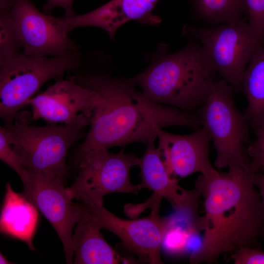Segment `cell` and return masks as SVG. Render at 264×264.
<instances>
[{
	"instance_id": "1",
	"label": "cell",
	"mask_w": 264,
	"mask_h": 264,
	"mask_svg": "<svg viewBox=\"0 0 264 264\" xmlns=\"http://www.w3.org/2000/svg\"><path fill=\"white\" fill-rule=\"evenodd\" d=\"M71 79L94 90L100 97L88 133L77 152L75 166L86 155L97 150L154 142L157 138V126L161 128L182 126L194 131L202 127L196 113L150 100L137 90L132 78L91 75Z\"/></svg>"
},
{
	"instance_id": "2",
	"label": "cell",
	"mask_w": 264,
	"mask_h": 264,
	"mask_svg": "<svg viewBox=\"0 0 264 264\" xmlns=\"http://www.w3.org/2000/svg\"><path fill=\"white\" fill-rule=\"evenodd\" d=\"M249 169L221 173L216 170L202 179L205 214L198 217L193 231H203L200 247L191 264L216 262L222 254L242 247H255L264 224L260 192Z\"/></svg>"
},
{
	"instance_id": "3",
	"label": "cell",
	"mask_w": 264,
	"mask_h": 264,
	"mask_svg": "<svg viewBox=\"0 0 264 264\" xmlns=\"http://www.w3.org/2000/svg\"><path fill=\"white\" fill-rule=\"evenodd\" d=\"M217 72L202 45L191 42L174 53L162 51L132 79L150 100L195 113L207 101Z\"/></svg>"
},
{
	"instance_id": "4",
	"label": "cell",
	"mask_w": 264,
	"mask_h": 264,
	"mask_svg": "<svg viewBox=\"0 0 264 264\" xmlns=\"http://www.w3.org/2000/svg\"><path fill=\"white\" fill-rule=\"evenodd\" d=\"M234 92L225 80L215 81L207 101L195 112L213 143L215 166L228 167L229 171L250 169L247 149L252 142L250 127L235 105Z\"/></svg>"
},
{
	"instance_id": "5",
	"label": "cell",
	"mask_w": 264,
	"mask_h": 264,
	"mask_svg": "<svg viewBox=\"0 0 264 264\" xmlns=\"http://www.w3.org/2000/svg\"><path fill=\"white\" fill-rule=\"evenodd\" d=\"M30 114L19 112L9 131L11 145L27 169L65 184L69 176L66 156L70 146L84 136L82 128L49 124L31 125Z\"/></svg>"
},
{
	"instance_id": "6",
	"label": "cell",
	"mask_w": 264,
	"mask_h": 264,
	"mask_svg": "<svg viewBox=\"0 0 264 264\" xmlns=\"http://www.w3.org/2000/svg\"><path fill=\"white\" fill-rule=\"evenodd\" d=\"M81 59L77 51L50 58L20 52L0 61V117L5 124L13 123L44 83L76 69Z\"/></svg>"
},
{
	"instance_id": "7",
	"label": "cell",
	"mask_w": 264,
	"mask_h": 264,
	"mask_svg": "<svg viewBox=\"0 0 264 264\" xmlns=\"http://www.w3.org/2000/svg\"><path fill=\"white\" fill-rule=\"evenodd\" d=\"M183 33L199 41L217 72L234 91L242 90V78L246 65L264 44V33L243 19L211 29L185 25Z\"/></svg>"
},
{
	"instance_id": "8",
	"label": "cell",
	"mask_w": 264,
	"mask_h": 264,
	"mask_svg": "<svg viewBox=\"0 0 264 264\" xmlns=\"http://www.w3.org/2000/svg\"><path fill=\"white\" fill-rule=\"evenodd\" d=\"M123 151L115 154L103 149L86 155L76 166L74 182L66 188L69 197L84 203L103 205L104 197L110 193L137 195L138 184L132 183L130 171L138 165L139 158Z\"/></svg>"
},
{
	"instance_id": "9",
	"label": "cell",
	"mask_w": 264,
	"mask_h": 264,
	"mask_svg": "<svg viewBox=\"0 0 264 264\" xmlns=\"http://www.w3.org/2000/svg\"><path fill=\"white\" fill-rule=\"evenodd\" d=\"M82 204L101 229L118 236L125 247L141 261L163 264L160 256L163 241L168 231L177 221L176 216L161 217L159 208H154L147 218L126 220L111 213L103 205Z\"/></svg>"
},
{
	"instance_id": "10",
	"label": "cell",
	"mask_w": 264,
	"mask_h": 264,
	"mask_svg": "<svg viewBox=\"0 0 264 264\" xmlns=\"http://www.w3.org/2000/svg\"><path fill=\"white\" fill-rule=\"evenodd\" d=\"M100 102L95 91L75 81L60 79L44 91L31 98L30 123L43 119L82 128L90 125L93 110Z\"/></svg>"
},
{
	"instance_id": "11",
	"label": "cell",
	"mask_w": 264,
	"mask_h": 264,
	"mask_svg": "<svg viewBox=\"0 0 264 264\" xmlns=\"http://www.w3.org/2000/svg\"><path fill=\"white\" fill-rule=\"evenodd\" d=\"M30 180L21 193L30 200L49 221L64 247L67 264L73 263V230L79 221L84 208L73 201L62 181L48 177L28 169Z\"/></svg>"
},
{
	"instance_id": "12",
	"label": "cell",
	"mask_w": 264,
	"mask_h": 264,
	"mask_svg": "<svg viewBox=\"0 0 264 264\" xmlns=\"http://www.w3.org/2000/svg\"><path fill=\"white\" fill-rule=\"evenodd\" d=\"M7 10L25 55L56 56L77 51L76 44L53 16L42 13L30 0H13Z\"/></svg>"
},
{
	"instance_id": "13",
	"label": "cell",
	"mask_w": 264,
	"mask_h": 264,
	"mask_svg": "<svg viewBox=\"0 0 264 264\" xmlns=\"http://www.w3.org/2000/svg\"><path fill=\"white\" fill-rule=\"evenodd\" d=\"M137 166L140 169L142 181L139 190L147 188L154 194L169 201L175 211L187 219L188 225L192 224L198 218L197 209L202 196V182L198 177L195 188L186 190L178 184V180L169 174L162 159V154L154 141L147 144L142 156L139 158Z\"/></svg>"
},
{
	"instance_id": "14",
	"label": "cell",
	"mask_w": 264,
	"mask_h": 264,
	"mask_svg": "<svg viewBox=\"0 0 264 264\" xmlns=\"http://www.w3.org/2000/svg\"><path fill=\"white\" fill-rule=\"evenodd\" d=\"M155 130L158 139V148L171 176L183 177L199 173L206 177L216 171L210 161L211 139L204 128L186 135L170 133L158 126Z\"/></svg>"
},
{
	"instance_id": "15",
	"label": "cell",
	"mask_w": 264,
	"mask_h": 264,
	"mask_svg": "<svg viewBox=\"0 0 264 264\" xmlns=\"http://www.w3.org/2000/svg\"><path fill=\"white\" fill-rule=\"evenodd\" d=\"M158 0H112L87 13L61 17L59 22L68 32L80 27H99L113 40L118 28L130 21L152 25L160 23V17L153 14Z\"/></svg>"
},
{
	"instance_id": "16",
	"label": "cell",
	"mask_w": 264,
	"mask_h": 264,
	"mask_svg": "<svg viewBox=\"0 0 264 264\" xmlns=\"http://www.w3.org/2000/svg\"><path fill=\"white\" fill-rule=\"evenodd\" d=\"M83 208L81 217L72 236L73 264L136 263L122 257L112 248L101 233V228L84 206Z\"/></svg>"
},
{
	"instance_id": "17",
	"label": "cell",
	"mask_w": 264,
	"mask_h": 264,
	"mask_svg": "<svg viewBox=\"0 0 264 264\" xmlns=\"http://www.w3.org/2000/svg\"><path fill=\"white\" fill-rule=\"evenodd\" d=\"M6 188L0 214V231L25 242L34 250L33 239L38 224V209L22 193L13 191L10 183Z\"/></svg>"
},
{
	"instance_id": "18",
	"label": "cell",
	"mask_w": 264,
	"mask_h": 264,
	"mask_svg": "<svg viewBox=\"0 0 264 264\" xmlns=\"http://www.w3.org/2000/svg\"><path fill=\"white\" fill-rule=\"evenodd\" d=\"M242 88L248 100L244 115L250 128L256 131L264 123V44L249 62Z\"/></svg>"
},
{
	"instance_id": "19",
	"label": "cell",
	"mask_w": 264,
	"mask_h": 264,
	"mask_svg": "<svg viewBox=\"0 0 264 264\" xmlns=\"http://www.w3.org/2000/svg\"><path fill=\"white\" fill-rule=\"evenodd\" d=\"M196 12L203 19L216 23L243 20L245 0H193Z\"/></svg>"
},
{
	"instance_id": "20",
	"label": "cell",
	"mask_w": 264,
	"mask_h": 264,
	"mask_svg": "<svg viewBox=\"0 0 264 264\" xmlns=\"http://www.w3.org/2000/svg\"><path fill=\"white\" fill-rule=\"evenodd\" d=\"M22 46L7 10H0V61L20 53Z\"/></svg>"
},
{
	"instance_id": "21",
	"label": "cell",
	"mask_w": 264,
	"mask_h": 264,
	"mask_svg": "<svg viewBox=\"0 0 264 264\" xmlns=\"http://www.w3.org/2000/svg\"><path fill=\"white\" fill-rule=\"evenodd\" d=\"M0 159L18 175L23 186L27 184L30 180L28 170L13 149L10 133L4 126L0 127Z\"/></svg>"
},
{
	"instance_id": "22",
	"label": "cell",
	"mask_w": 264,
	"mask_h": 264,
	"mask_svg": "<svg viewBox=\"0 0 264 264\" xmlns=\"http://www.w3.org/2000/svg\"><path fill=\"white\" fill-rule=\"evenodd\" d=\"M255 132V140L247 149L250 168L253 173H263L264 171V123Z\"/></svg>"
},
{
	"instance_id": "23",
	"label": "cell",
	"mask_w": 264,
	"mask_h": 264,
	"mask_svg": "<svg viewBox=\"0 0 264 264\" xmlns=\"http://www.w3.org/2000/svg\"><path fill=\"white\" fill-rule=\"evenodd\" d=\"M229 258L235 264H264V252L260 244L255 247H242L231 252Z\"/></svg>"
},
{
	"instance_id": "24",
	"label": "cell",
	"mask_w": 264,
	"mask_h": 264,
	"mask_svg": "<svg viewBox=\"0 0 264 264\" xmlns=\"http://www.w3.org/2000/svg\"><path fill=\"white\" fill-rule=\"evenodd\" d=\"M248 24L264 33V0H245Z\"/></svg>"
},
{
	"instance_id": "25",
	"label": "cell",
	"mask_w": 264,
	"mask_h": 264,
	"mask_svg": "<svg viewBox=\"0 0 264 264\" xmlns=\"http://www.w3.org/2000/svg\"><path fill=\"white\" fill-rule=\"evenodd\" d=\"M252 181L254 185L260 190L264 210V174L262 172L253 173ZM262 236L264 238V224L261 233Z\"/></svg>"
},
{
	"instance_id": "26",
	"label": "cell",
	"mask_w": 264,
	"mask_h": 264,
	"mask_svg": "<svg viewBox=\"0 0 264 264\" xmlns=\"http://www.w3.org/2000/svg\"><path fill=\"white\" fill-rule=\"evenodd\" d=\"M74 0H63L62 8L65 10V16H71L75 14L72 8Z\"/></svg>"
},
{
	"instance_id": "27",
	"label": "cell",
	"mask_w": 264,
	"mask_h": 264,
	"mask_svg": "<svg viewBox=\"0 0 264 264\" xmlns=\"http://www.w3.org/2000/svg\"><path fill=\"white\" fill-rule=\"evenodd\" d=\"M13 0H0V10H7L9 8Z\"/></svg>"
},
{
	"instance_id": "28",
	"label": "cell",
	"mask_w": 264,
	"mask_h": 264,
	"mask_svg": "<svg viewBox=\"0 0 264 264\" xmlns=\"http://www.w3.org/2000/svg\"><path fill=\"white\" fill-rule=\"evenodd\" d=\"M10 263L1 253L0 254V264H10Z\"/></svg>"
}]
</instances>
